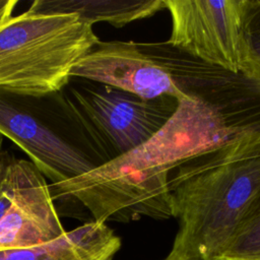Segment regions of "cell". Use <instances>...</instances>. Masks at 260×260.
<instances>
[{
	"mask_svg": "<svg viewBox=\"0 0 260 260\" xmlns=\"http://www.w3.org/2000/svg\"><path fill=\"white\" fill-rule=\"evenodd\" d=\"M165 8L164 0H36L28 11L42 14H76L92 25L106 21L115 27L149 17Z\"/></svg>",
	"mask_w": 260,
	"mask_h": 260,
	"instance_id": "obj_11",
	"label": "cell"
},
{
	"mask_svg": "<svg viewBox=\"0 0 260 260\" xmlns=\"http://www.w3.org/2000/svg\"><path fill=\"white\" fill-rule=\"evenodd\" d=\"M237 133L215 109L190 95L180 101L172 118L145 143L87 174L51 185L52 198L81 204L92 221L101 223L174 217L171 173Z\"/></svg>",
	"mask_w": 260,
	"mask_h": 260,
	"instance_id": "obj_1",
	"label": "cell"
},
{
	"mask_svg": "<svg viewBox=\"0 0 260 260\" xmlns=\"http://www.w3.org/2000/svg\"><path fill=\"white\" fill-rule=\"evenodd\" d=\"M260 186V133L242 131L170 175L179 230L169 260H220Z\"/></svg>",
	"mask_w": 260,
	"mask_h": 260,
	"instance_id": "obj_2",
	"label": "cell"
},
{
	"mask_svg": "<svg viewBox=\"0 0 260 260\" xmlns=\"http://www.w3.org/2000/svg\"><path fill=\"white\" fill-rule=\"evenodd\" d=\"M172 19L167 41L207 65L241 74L252 47L249 24L256 0H164Z\"/></svg>",
	"mask_w": 260,
	"mask_h": 260,
	"instance_id": "obj_5",
	"label": "cell"
},
{
	"mask_svg": "<svg viewBox=\"0 0 260 260\" xmlns=\"http://www.w3.org/2000/svg\"><path fill=\"white\" fill-rule=\"evenodd\" d=\"M249 37L252 49L260 52V0H256L254 12L249 24Z\"/></svg>",
	"mask_w": 260,
	"mask_h": 260,
	"instance_id": "obj_15",
	"label": "cell"
},
{
	"mask_svg": "<svg viewBox=\"0 0 260 260\" xmlns=\"http://www.w3.org/2000/svg\"><path fill=\"white\" fill-rule=\"evenodd\" d=\"M16 181V157L8 152L0 157V219L11 205Z\"/></svg>",
	"mask_w": 260,
	"mask_h": 260,
	"instance_id": "obj_13",
	"label": "cell"
},
{
	"mask_svg": "<svg viewBox=\"0 0 260 260\" xmlns=\"http://www.w3.org/2000/svg\"><path fill=\"white\" fill-rule=\"evenodd\" d=\"M18 0H0V28L12 17Z\"/></svg>",
	"mask_w": 260,
	"mask_h": 260,
	"instance_id": "obj_16",
	"label": "cell"
},
{
	"mask_svg": "<svg viewBox=\"0 0 260 260\" xmlns=\"http://www.w3.org/2000/svg\"><path fill=\"white\" fill-rule=\"evenodd\" d=\"M66 89L93 125L114 158L145 143L175 114L180 101L172 96L145 100L129 91L74 77Z\"/></svg>",
	"mask_w": 260,
	"mask_h": 260,
	"instance_id": "obj_6",
	"label": "cell"
},
{
	"mask_svg": "<svg viewBox=\"0 0 260 260\" xmlns=\"http://www.w3.org/2000/svg\"><path fill=\"white\" fill-rule=\"evenodd\" d=\"M167 58L181 89L217 111L228 127L260 133V88L242 74L207 65L168 43Z\"/></svg>",
	"mask_w": 260,
	"mask_h": 260,
	"instance_id": "obj_8",
	"label": "cell"
},
{
	"mask_svg": "<svg viewBox=\"0 0 260 260\" xmlns=\"http://www.w3.org/2000/svg\"><path fill=\"white\" fill-rule=\"evenodd\" d=\"M220 260H260V186Z\"/></svg>",
	"mask_w": 260,
	"mask_h": 260,
	"instance_id": "obj_12",
	"label": "cell"
},
{
	"mask_svg": "<svg viewBox=\"0 0 260 260\" xmlns=\"http://www.w3.org/2000/svg\"><path fill=\"white\" fill-rule=\"evenodd\" d=\"M100 40L76 14L28 10L0 28V90L42 94L63 89L75 64Z\"/></svg>",
	"mask_w": 260,
	"mask_h": 260,
	"instance_id": "obj_4",
	"label": "cell"
},
{
	"mask_svg": "<svg viewBox=\"0 0 260 260\" xmlns=\"http://www.w3.org/2000/svg\"><path fill=\"white\" fill-rule=\"evenodd\" d=\"M243 76L253 81L255 85L260 88V52L254 51L250 54V57L245 64L244 70L241 73Z\"/></svg>",
	"mask_w": 260,
	"mask_h": 260,
	"instance_id": "obj_14",
	"label": "cell"
},
{
	"mask_svg": "<svg viewBox=\"0 0 260 260\" xmlns=\"http://www.w3.org/2000/svg\"><path fill=\"white\" fill-rule=\"evenodd\" d=\"M0 135L23 150L52 185L114 158L66 87L42 94L0 90Z\"/></svg>",
	"mask_w": 260,
	"mask_h": 260,
	"instance_id": "obj_3",
	"label": "cell"
},
{
	"mask_svg": "<svg viewBox=\"0 0 260 260\" xmlns=\"http://www.w3.org/2000/svg\"><path fill=\"white\" fill-rule=\"evenodd\" d=\"M49 187L31 161L16 158L12 202L0 219V251L45 244L66 232Z\"/></svg>",
	"mask_w": 260,
	"mask_h": 260,
	"instance_id": "obj_9",
	"label": "cell"
},
{
	"mask_svg": "<svg viewBox=\"0 0 260 260\" xmlns=\"http://www.w3.org/2000/svg\"><path fill=\"white\" fill-rule=\"evenodd\" d=\"M121 240L106 224L86 222L38 246L0 251V260H113Z\"/></svg>",
	"mask_w": 260,
	"mask_h": 260,
	"instance_id": "obj_10",
	"label": "cell"
},
{
	"mask_svg": "<svg viewBox=\"0 0 260 260\" xmlns=\"http://www.w3.org/2000/svg\"><path fill=\"white\" fill-rule=\"evenodd\" d=\"M1 145H2V136L0 135V157H1V153H2V150H1Z\"/></svg>",
	"mask_w": 260,
	"mask_h": 260,
	"instance_id": "obj_17",
	"label": "cell"
},
{
	"mask_svg": "<svg viewBox=\"0 0 260 260\" xmlns=\"http://www.w3.org/2000/svg\"><path fill=\"white\" fill-rule=\"evenodd\" d=\"M71 77L114 86L145 100L189 98L168 64L165 43L102 42L74 66Z\"/></svg>",
	"mask_w": 260,
	"mask_h": 260,
	"instance_id": "obj_7",
	"label": "cell"
},
{
	"mask_svg": "<svg viewBox=\"0 0 260 260\" xmlns=\"http://www.w3.org/2000/svg\"><path fill=\"white\" fill-rule=\"evenodd\" d=\"M165 260H169V259H167V258H166V259H165Z\"/></svg>",
	"mask_w": 260,
	"mask_h": 260,
	"instance_id": "obj_18",
	"label": "cell"
}]
</instances>
